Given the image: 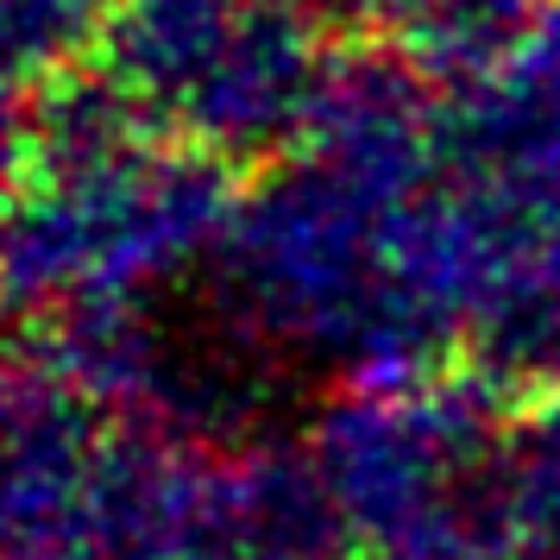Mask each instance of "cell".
I'll use <instances>...</instances> for the list:
<instances>
[{"instance_id":"6","label":"cell","mask_w":560,"mask_h":560,"mask_svg":"<svg viewBox=\"0 0 560 560\" xmlns=\"http://www.w3.org/2000/svg\"><path fill=\"white\" fill-rule=\"evenodd\" d=\"M548 7L555 0H416V13L397 32V45L447 95H459L472 82L498 77L510 57L523 51V38L541 26Z\"/></svg>"},{"instance_id":"2","label":"cell","mask_w":560,"mask_h":560,"mask_svg":"<svg viewBox=\"0 0 560 560\" xmlns=\"http://www.w3.org/2000/svg\"><path fill=\"white\" fill-rule=\"evenodd\" d=\"M246 177L177 145L89 63L32 95V177L0 233V315L158 303L221 258Z\"/></svg>"},{"instance_id":"1","label":"cell","mask_w":560,"mask_h":560,"mask_svg":"<svg viewBox=\"0 0 560 560\" xmlns=\"http://www.w3.org/2000/svg\"><path fill=\"white\" fill-rule=\"evenodd\" d=\"M214 296L233 347L334 378L459 365L466 303L447 221V171L397 189L328 158H283L246 177Z\"/></svg>"},{"instance_id":"3","label":"cell","mask_w":560,"mask_h":560,"mask_svg":"<svg viewBox=\"0 0 560 560\" xmlns=\"http://www.w3.org/2000/svg\"><path fill=\"white\" fill-rule=\"evenodd\" d=\"M504 441L510 404L459 365L334 384L303 459L340 560H510Z\"/></svg>"},{"instance_id":"8","label":"cell","mask_w":560,"mask_h":560,"mask_svg":"<svg viewBox=\"0 0 560 560\" xmlns=\"http://www.w3.org/2000/svg\"><path fill=\"white\" fill-rule=\"evenodd\" d=\"M504 504L510 560H560V390L510 409Z\"/></svg>"},{"instance_id":"4","label":"cell","mask_w":560,"mask_h":560,"mask_svg":"<svg viewBox=\"0 0 560 560\" xmlns=\"http://www.w3.org/2000/svg\"><path fill=\"white\" fill-rule=\"evenodd\" d=\"M334 57V26L296 0H120L95 70L152 132L253 177L303 152Z\"/></svg>"},{"instance_id":"9","label":"cell","mask_w":560,"mask_h":560,"mask_svg":"<svg viewBox=\"0 0 560 560\" xmlns=\"http://www.w3.org/2000/svg\"><path fill=\"white\" fill-rule=\"evenodd\" d=\"M26 177H32V95L0 89V233H7V214L20 202Z\"/></svg>"},{"instance_id":"10","label":"cell","mask_w":560,"mask_h":560,"mask_svg":"<svg viewBox=\"0 0 560 560\" xmlns=\"http://www.w3.org/2000/svg\"><path fill=\"white\" fill-rule=\"evenodd\" d=\"M322 26L353 32V38H397L416 13V0H296Z\"/></svg>"},{"instance_id":"5","label":"cell","mask_w":560,"mask_h":560,"mask_svg":"<svg viewBox=\"0 0 560 560\" xmlns=\"http://www.w3.org/2000/svg\"><path fill=\"white\" fill-rule=\"evenodd\" d=\"M107 422L32 347L0 353V560H63L107 454Z\"/></svg>"},{"instance_id":"7","label":"cell","mask_w":560,"mask_h":560,"mask_svg":"<svg viewBox=\"0 0 560 560\" xmlns=\"http://www.w3.org/2000/svg\"><path fill=\"white\" fill-rule=\"evenodd\" d=\"M120 0H0V89L38 95L89 70Z\"/></svg>"}]
</instances>
